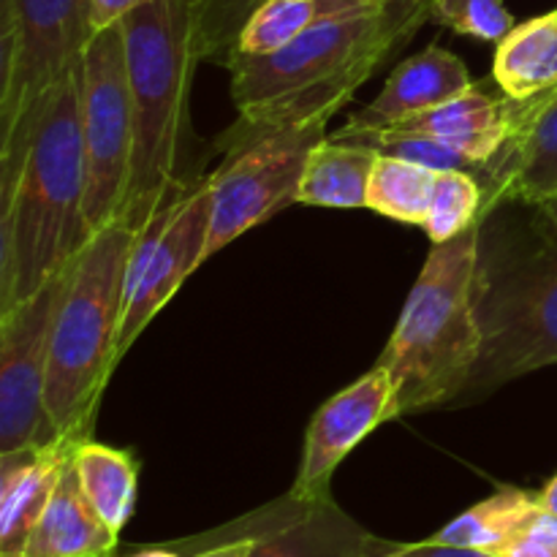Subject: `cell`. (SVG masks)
I'll use <instances>...</instances> for the list:
<instances>
[{"mask_svg": "<svg viewBox=\"0 0 557 557\" xmlns=\"http://www.w3.org/2000/svg\"><path fill=\"white\" fill-rule=\"evenodd\" d=\"M145 3L147 0H92V27L98 33L109 25H117L125 14Z\"/></svg>", "mask_w": 557, "mask_h": 557, "instance_id": "cell-30", "label": "cell"}, {"mask_svg": "<svg viewBox=\"0 0 557 557\" xmlns=\"http://www.w3.org/2000/svg\"><path fill=\"white\" fill-rule=\"evenodd\" d=\"M386 5L430 9V5H411L406 0H264L239 30L228 60L270 54L275 49L286 47L288 41L299 38L302 33L324 25V22L337 20V16L379 11L386 9Z\"/></svg>", "mask_w": 557, "mask_h": 557, "instance_id": "cell-18", "label": "cell"}, {"mask_svg": "<svg viewBox=\"0 0 557 557\" xmlns=\"http://www.w3.org/2000/svg\"><path fill=\"white\" fill-rule=\"evenodd\" d=\"M326 125H292L248 136H223L221 166L210 177L207 259L275 212L297 205L305 166Z\"/></svg>", "mask_w": 557, "mask_h": 557, "instance_id": "cell-7", "label": "cell"}, {"mask_svg": "<svg viewBox=\"0 0 557 557\" xmlns=\"http://www.w3.org/2000/svg\"><path fill=\"white\" fill-rule=\"evenodd\" d=\"M120 25L134 101V163L117 223L139 234L190 180L180 174V156L188 134L190 79L201 63L196 0H147Z\"/></svg>", "mask_w": 557, "mask_h": 557, "instance_id": "cell-4", "label": "cell"}, {"mask_svg": "<svg viewBox=\"0 0 557 557\" xmlns=\"http://www.w3.org/2000/svg\"><path fill=\"white\" fill-rule=\"evenodd\" d=\"M424 20L430 9L386 5L324 22L270 54L232 58L226 69L237 123L226 136L326 125Z\"/></svg>", "mask_w": 557, "mask_h": 557, "instance_id": "cell-2", "label": "cell"}, {"mask_svg": "<svg viewBox=\"0 0 557 557\" xmlns=\"http://www.w3.org/2000/svg\"><path fill=\"white\" fill-rule=\"evenodd\" d=\"M375 163H379V152L351 145V141L332 139L326 134L310 152L302 183H299L297 205L362 210L368 207Z\"/></svg>", "mask_w": 557, "mask_h": 557, "instance_id": "cell-20", "label": "cell"}, {"mask_svg": "<svg viewBox=\"0 0 557 557\" xmlns=\"http://www.w3.org/2000/svg\"><path fill=\"white\" fill-rule=\"evenodd\" d=\"M368 557H495L490 553H479V549L466 547H449V544H438L433 539L417 544L403 542H386V539H373Z\"/></svg>", "mask_w": 557, "mask_h": 557, "instance_id": "cell-29", "label": "cell"}, {"mask_svg": "<svg viewBox=\"0 0 557 557\" xmlns=\"http://www.w3.org/2000/svg\"><path fill=\"white\" fill-rule=\"evenodd\" d=\"M473 82L466 63L449 49L430 44L413 58L403 60L386 79L384 90L370 107L359 109L346 125L354 128H389L417 114L430 112L451 98L471 90Z\"/></svg>", "mask_w": 557, "mask_h": 557, "instance_id": "cell-15", "label": "cell"}, {"mask_svg": "<svg viewBox=\"0 0 557 557\" xmlns=\"http://www.w3.org/2000/svg\"><path fill=\"white\" fill-rule=\"evenodd\" d=\"M476 226L433 245L381 354L395 384V419L460 403L482 348L473 275Z\"/></svg>", "mask_w": 557, "mask_h": 557, "instance_id": "cell-5", "label": "cell"}, {"mask_svg": "<svg viewBox=\"0 0 557 557\" xmlns=\"http://www.w3.org/2000/svg\"><path fill=\"white\" fill-rule=\"evenodd\" d=\"M539 500H542V506L547 511H553V515H557V473L553 479H549L547 484H544V490L539 493Z\"/></svg>", "mask_w": 557, "mask_h": 557, "instance_id": "cell-33", "label": "cell"}, {"mask_svg": "<svg viewBox=\"0 0 557 557\" xmlns=\"http://www.w3.org/2000/svg\"><path fill=\"white\" fill-rule=\"evenodd\" d=\"M210 237V177H190L188 185L136 234L125 270L123 321L117 362L131 351L150 321L180 292L185 277L207 261Z\"/></svg>", "mask_w": 557, "mask_h": 557, "instance_id": "cell-10", "label": "cell"}, {"mask_svg": "<svg viewBox=\"0 0 557 557\" xmlns=\"http://www.w3.org/2000/svg\"><path fill=\"white\" fill-rule=\"evenodd\" d=\"M487 201L542 207L557 196V87L520 101V125L484 177Z\"/></svg>", "mask_w": 557, "mask_h": 557, "instance_id": "cell-14", "label": "cell"}, {"mask_svg": "<svg viewBox=\"0 0 557 557\" xmlns=\"http://www.w3.org/2000/svg\"><path fill=\"white\" fill-rule=\"evenodd\" d=\"M495 557H557V515L542 506Z\"/></svg>", "mask_w": 557, "mask_h": 557, "instance_id": "cell-27", "label": "cell"}, {"mask_svg": "<svg viewBox=\"0 0 557 557\" xmlns=\"http://www.w3.org/2000/svg\"><path fill=\"white\" fill-rule=\"evenodd\" d=\"M82 139L87 166L85 226L96 237L123 215L134 163V101L120 22L98 30L82 60Z\"/></svg>", "mask_w": 557, "mask_h": 557, "instance_id": "cell-8", "label": "cell"}, {"mask_svg": "<svg viewBox=\"0 0 557 557\" xmlns=\"http://www.w3.org/2000/svg\"><path fill=\"white\" fill-rule=\"evenodd\" d=\"M65 281L69 270L0 313V455L60 441L47 411V375Z\"/></svg>", "mask_w": 557, "mask_h": 557, "instance_id": "cell-11", "label": "cell"}, {"mask_svg": "<svg viewBox=\"0 0 557 557\" xmlns=\"http://www.w3.org/2000/svg\"><path fill=\"white\" fill-rule=\"evenodd\" d=\"M484 201H487V194L476 174L438 172L435 174L433 205H430V215L422 226L424 234L433 239V245L460 237L462 232L476 226Z\"/></svg>", "mask_w": 557, "mask_h": 557, "instance_id": "cell-24", "label": "cell"}, {"mask_svg": "<svg viewBox=\"0 0 557 557\" xmlns=\"http://www.w3.org/2000/svg\"><path fill=\"white\" fill-rule=\"evenodd\" d=\"M539 509H542L539 493L522 487H498L490 498L462 511L430 539L438 544H449V547L498 555L506 544L515 542L517 533L528 525V520Z\"/></svg>", "mask_w": 557, "mask_h": 557, "instance_id": "cell-22", "label": "cell"}, {"mask_svg": "<svg viewBox=\"0 0 557 557\" xmlns=\"http://www.w3.org/2000/svg\"><path fill=\"white\" fill-rule=\"evenodd\" d=\"M430 20L487 44H500L515 30V16L504 0H433Z\"/></svg>", "mask_w": 557, "mask_h": 557, "instance_id": "cell-26", "label": "cell"}, {"mask_svg": "<svg viewBox=\"0 0 557 557\" xmlns=\"http://www.w3.org/2000/svg\"><path fill=\"white\" fill-rule=\"evenodd\" d=\"M125 557H188V555H183L177 547L166 544V547H141V549H134V553H128Z\"/></svg>", "mask_w": 557, "mask_h": 557, "instance_id": "cell-32", "label": "cell"}, {"mask_svg": "<svg viewBox=\"0 0 557 557\" xmlns=\"http://www.w3.org/2000/svg\"><path fill=\"white\" fill-rule=\"evenodd\" d=\"M188 557H248V542L232 525H221L201 536L172 544Z\"/></svg>", "mask_w": 557, "mask_h": 557, "instance_id": "cell-28", "label": "cell"}, {"mask_svg": "<svg viewBox=\"0 0 557 557\" xmlns=\"http://www.w3.org/2000/svg\"><path fill=\"white\" fill-rule=\"evenodd\" d=\"M228 525L248 542V557H368L375 539L332 495L299 498L292 490Z\"/></svg>", "mask_w": 557, "mask_h": 557, "instance_id": "cell-13", "label": "cell"}, {"mask_svg": "<svg viewBox=\"0 0 557 557\" xmlns=\"http://www.w3.org/2000/svg\"><path fill=\"white\" fill-rule=\"evenodd\" d=\"M117 539L85 498L69 460L22 557H114Z\"/></svg>", "mask_w": 557, "mask_h": 557, "instance_id": "cell-17", "label": "cell"}, {"mask_svg": "<svg viewBox=\"0 0 557 557\" xmlns=\"http://www.w3.org/2000/svg\"><path fill=\"white\" fill-rule=\"evenodd\" d=\"M435 174H438L435 169L422 166V163L379 156L375 172L370 177L368 210L422 228L433 205Z\"/></svg>", "mask_w": 557, "mask_h": 557, "instance_id": "cell-23", "label": "cell"}, {"mask_svg": "<svg viewBox=\"0 0 557 557\" xmlns=\"http://www.w3.org/2000/svg\"><path fill=\"white\" fill-rule=\"evenodd\" d=\"M114 557H117V555H114Z\"/></svg>", "mask_w": 557, "mask_h": 557, "instance_id": "cell-34", "label": "cell"}, {"mask_svg": "<svg viewBox=\"0 0 557 557\" xmlns=\"http://www.w3.org/2000/svg\"><path fill=\"white\" fill-rule=\"evenodd\" d=\"M134 239L125 223H112L87 239L69 267L47 375V411L60 438H90L98 400L117 368L125 270Z\"/></svg>", "mask_w": 557, "mask_h": 557, "instance_id": "cell-6", "label": "cell"}, {"mask_svg": "<svg viewBox=\"0 0 557 557\" xmlns=\"http://www.w3.org/2000/svg\"><path fill=\"white\" fill-rule=\"evenodd\" d=\"M74 446L76 441L60 438L0 455V557L25 555Z\"/></svg>", "mask_w": 557, "mask_h": 557, "instance_id": "cell-16", "label": "cell"}, {"mask_svg": "<svg viewBox=\"0 0 557 557\" xmlns=\"http://www.w3.org/2000/svg\"><path fill=\"white\" fill-rule=\"evenodd\" d=\"M533 210H536L539 223H542V226L547 228L549 237H555V239H557V196H555L553 201H547V205L533 207Z\"/></svg>", "mask_w": 557, "mask_h": 557, "instance_id": "cell-31", "label": "cell"}, {"mask_svg": "<svg viewBox=\"0 0 557 557\" xmlns=\"http://www.w3.org/2000/svg\"><path fill=\"white\" fill-rule=\"evenodd\" d=\"M264 0H196V41L201 60L226 65L239 30ZM411 5H433V0H406Z\"/></svg>", "mask_w": 557, "mask_h": 557, "instance_id": "cell-25", "label": "cell"}, {"mask_svg": "<svg viewBox=\"0 0 557 557\" xmlns=\"http://www.w3.org/2000/svg\"><path fill=\"white\" fill-rule=\"evenodd\" d=\"M493 82L511 101H531L557 87V9L515 25L495 47Z\"/></svg>", "mask_w": 557, "mask_h": 557, "instance_id": "cell-19", "label": "cell"}, {"mask_svg": "<svg viewBox=\"0 0 557 557\" xmlns=\"http://www.w3.org/2000/svg\"><path fill=\"white\" fill-rule=\"evenodd\" d=\"M495 201L476 221V308L482 348L462 400L557 364V239L520 201Z\"/></svg>", "mask_w": 557, "mask_h": 557, "instance_id": "cell-3", "label": "cell"}, {"mask_svg": "<svg viewBox=\"0 0 557 557\" xmlns=\"http://www.w3.org/2000/svg\"><path fill=\"white\" fill-rule=\"evenodd\" d=\"M71 462L85 498L90 500L103 525L120 536L136 509V490H139L136 457L92 438H82L71 451Z\"/></svg>", "mask_w": 557, "mask_h": 557, "instance_id": "cell-21", "label": "cell"}, {"mask_svg": "<svg viewBox=\"0 0 557 557\" xmlns=\"http://www.w3.org/2000/svg\"><path fill=\"white\" fill-rule=\"evenodd\" d=\"M85 194L79 63L0 136V313L41 292L85 248Z\"/></svg>", "mask_w": 557, "mask_h": 557, "instance_id": "cell-1", "label": "cell"}, {"mask_svg": "<svg viewBox=\"0 0 557 557\" xmlns=\"http://www.w3.org/2000/svg\"><path fill=\"white\" fill-rule=\"evenodd\" d=\"M92 36V0H0V134L47 101Z\"/></svg>", "mask_w": 557, "mask_h": 557, "instance_id": "cell-9", "label": "cell"}, {"mask_svg": "<svg viewBox=\"0 0 557 557\" xmlns=\"http://www.w3.org/2000/svg\"><path fill=\"white\" fill-rule=\"evenodd\" d=\"M395 419V384L384 364L354 381L324 403L310 419L292 493L299 498H324L341 462L373 430Z\"/></svg>", "mask_w": 557, "mask_h": 557, "instance_id": "cell-12", "label": "cell"}]
</instances>
